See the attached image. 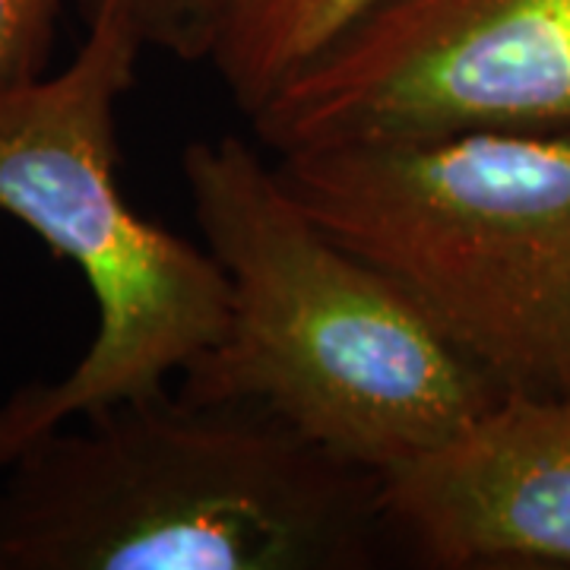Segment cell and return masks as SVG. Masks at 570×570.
Returning a JSON list of instances; mask_svg holds the SVG:
<instances>
[{"mask_svg":"<svg viewBox=\"0 0 570 570\" xmlns=\"http://www.w3.org/2000/svg\"><path fill=\"white\" fill-rule=\"evenodd\" d=\"M381 3L387 0H223L206 61L250 118Z\"/></svg>","mask_w":570,"mask_h":570,"instance_id":"cell-7","label":"cell"},{"mask_svg":"<svg viewBox=\"0 0 570 570\" xmlns=\"http://www.w3.org/2000/svg\"><path fill=\"white\" fill-rule=\"evenodd\" d=\"M223 0H77L82 20L99 10L118 13L142 48L181 61H206Z\"/></svg>","mask_w":570,"mask_h":570,"instance_id":"cell-8","label":"cell"},{"mask_svg":"<svg viewBox=\"0 0 570 570\" xmlns=\"http://www.w3.org/2000/svg\"><path fill=\"white\" fill-rule=\"evenodd\" d=\"M292 197L504 393L570 381V134L472 130L276 156Z\"/></svg>","mask_w":570,"mask_h":570,"instance_id":"cell-3","label":"cell"},{"mask_svg":"<svg viewBox=\"0 0 570 570\" xmlns=\"http://www.w3.org/2000/svg\"><path fill=\"white\" fill-rule=\"evenodd\" d=\"M142 51L99 10L67 70L0 86V219L77 266L99 317L67 377L0 403V466L51 428L168 387L223 333L228 283L213 254L137 216L118 184L115 111Z\"/></svg>","mask_w":570,"mask_h":570,"instance_id":"cell-4","label":"cell"},{"mask_svg":"<svg viewBox=\"0 0 570 570\" xmlns=\"http://www.w3.org/2000/svg\"><path fill=\"white\" fill-rule=\"evenodd\" d=\"M561 400L570 406V381H568V387H564V393H561Z\"/></svg>","mask_w":570,"mask_h":570,"instance_id":"cell-10","label":"cell"},{"mask_svg":"<svg viewBox=\"0 0 570 570\" xmlns=\"http://www.w3.org/2000/svg\"><path fill=\"white\" fill-rule=\"evenodd\" d=\"M390 558L384 472L261 409L159 387L51 428L0 466V570H371Z\"/></svg>","mask_w":570,"mask_h":570,"instance_id":"cell-1","label":"cell"},{"mask_svg":"<svg viewBox=\"0 0 570 570\" xmlns=\"http://www.w3.org/2000/svg\"><path fill=\"white\" fill-rule=\"evenodd\" d=\"M400 558L419 568H570V406L504 393L444 444L384 472Z\"/></svg>","mask_w":570,"mask_h":570,"instance_id":"cell-6","label":"cell"},{"mask_svg":"<svg viewBox=\"0 0 570 570\" xmlns=\"http://www.w3.org/2000/svg\"><path fill=\"white\" fill-rule=\"evenodd\" d=\"M204 247L228 283L184 400L261 409L311 444L387 469L444 444L504 390L381 269L340 245L242 137L184 146Z\"/></svg>","mask_w":570,"mask_h":570,"instance_id":"cell-2","label":"cell"},{"mask_svg":"<svg viewBox=\"0 0 570 570\" xmlns=\"http://www.w3.org/2000/svg\"><path fill=\"white\" fill-rule=\"evenodd\" d=\"M269 153L570 134V0H387L247 118Z\"/></svg>","mask_w":570,"mask_h":570,"instance_id":"cell-5","label":"cell"},{"mask_svg":"<svg viewBox=\"0 0 570 570\" xmlns=\"http://www.w3.org/2000/svg\"><path fill=\"white\" fill-rule=\"evenodd\" d=\"M63 0H0V86L48 73Z\"/></svg>","mask_w":570,"mask_h":570,"instance_id":"cell-9","label":"cell"}]
</instances>
